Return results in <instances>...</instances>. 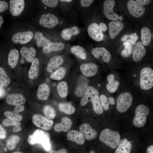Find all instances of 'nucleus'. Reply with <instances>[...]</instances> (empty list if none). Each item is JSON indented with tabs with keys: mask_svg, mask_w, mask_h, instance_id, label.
<instances>
[{
	"mask_svg": "<svg viewBox=\"0 0 153 153\" xmlns=\"http://www.w3.org/2000/svg\"><path fill=\"white\" fill-rule=\"evenodd\" d=\"M90 101L95 113L100 114L103 113V109L99 100V91L95 87L91 86H88L82 96L80 104L82 106H84Z\"/></svg>",
	"mask_w": 153,
	"mask_h": 153,
	"instance_id": "1",
	"label": "nucleus"
},
{
	"mask_svg": "<svg viewBox=\"0 0 153 153\" xmlns=\"http://www.w3.org/2000/svg\"><path fill=\"white\" fill-rule=\"evenodd\" d=\"M27 140L28 143L31 145L37 143L41 144L47 151H49L51 149L50 134L43 130L39 129L36 130L32 134L29 135Z\"/></svg>",
	"mask_w": 153,
	"mask_h": 153,
	"instance_id": "2",
	"label": "nucleus"
},
{
	"mask_svg": "<svg viewBox=\"0 0 153 153\" xmlns=\"http://www.w3.org/2000/svg\"><path fill=\"white\" fill-rule=\"evenodd\" d=\"M120 137V134L118 132L105 128L100 133L99 139L106 145L112 149H115L118 145Z\"/></svg>",
	"mask_w": 153,
	"mask_h": 153,
	"instance_id": "3",
	"label": "nucleus"
},
{
	"mask_svg": "<svg viewBox=\"0 0 153 153\" xmlns=\"http://www.w3.org/2000/svg\"><path fill=\"white\" fill-rule=\"evenodd\" d=\"M139 85L143 90H147L153 87V70L150 67H145L140 71Z\"/></svg>",
	"mask_w": 153,
	"mask_h": 153,
	"instance_id": "4",
	"label": "nucleus"
},
{
	"mask_svg": "<svg viewBox=\"0 0 153 153\" xmlns=\"http://www.w3.org/2000/svg\"><path fill=\"white\" fill-rule=\"evenodd\" d=\"M149 113V109L146 106L143 104L138 105L135 109V116L133 120V125L137 128L143 127L146 121L147 116Z\"/></svg>",
	"mask_w": 153,
	"mask_h": 153,
	"instance_id": "5",
	"label": "nucleus"
},
{
	"mask_svg": "<svg viewBox=\"0 0 153 153\" xmlns=\"http://www.w3.org/2000/svg\"><path fill=\"white\" fill-rule=\"evenodd\" d=\"M133 100L132 95L129 92L120 94L116 101V107L118 111L120 113L126 111L131 106Z\"/></svg>",
	"mask_w": 153,
	"mask_h": 153,
	"instance_id": "6",
	"label": "nucleus"
},
{
	"mask_svg": "<svg viewBox=\"0 0 153 153\" xmlns=\"http://www.w3.org/2000/svg\"><path fill=\"white\" fill-rule=\"evenodd\" d=\"M32 121L36 126L46 130L51 129L54 124L52 120L39 114H34L32 118Z\"/></svg>",
	"mask_w": 153,
	"mask_h": 153,
	"instance_id": "7",
	"label": "nucleus"
},
{
	"mask_svg": "<svg viewBox=\"0 0 153 153\" xmlns=\"http://www.w3.org/2000/svg\"><path fill=\"white\" fill-rule=\"evenodd\" d=\"M127 7L131 14L135 17H141L145 12V8L144 7L134 0H129L127 3Z\"/></svg>",
	"mask_w": 153,
	"mask_h": 153,
	"instance_id": "8",
	"label": "nucleus"
},
{
	"mask_svg": "<svg viewBox=\"0 0 153 153\" xmlns=\"http://www.w3.org/2000/svg\"><path fill=\"white\" fill-rule=\"evenodd\" d=\"M115 1L113 0H106L103 3V12L105 16L107 19L113 21H116L119 19H122L119 16L113 11Z\"/></svg>",
	"mask_w": 153,
	"mask_h": 153,
	"instance_id": "9",
	"label": "nucleus"
},
{
	"mask_svg": "<svg viewBox=\"0 0 153 153\" xmlns=\"http://www.w3.org/2000/svg\"><path fill=\"white\" fill-rule=\"evenodd\" d=\"M79 70L84 76L90 77L94 76L97 74L98 68L96 64L92 62H88L80 65Z\"/></svg>",
	"mask_w": 153,
	"mask_h": 153,
	"instance_id": "10",
	"label": "nucleus"
},
{
	"mask_svg": "<svg viewBox=\"0 0 153 153\" xmlns=\"http://www.w3.org/2000/svg\"><path fill=\"white\" fill-rule=\"evenodd\" d=\"M80 131L82 134L84 139L90 141L96 139L98 136V133L92 128L90 125L86 123H84L79 127Z\"/></svg>",
	"mask_w": 153,
	"mask_h": 153,
	"instance_id": "11",
	"label": "nucleus"
},
{
	"mask_svg": "<svg viewBox=\"0 0 153 153\" xmlns=\"http://www.w3.org/2000/svg\"><path fill=\"white\" fill-rule=\"evenodd\" d=\"M59 22L58 19L55 15L46 14L42 16L39 20V23L45 28H50L56 26Z\"/></svg>",
	"mask_w": 153,
	"mask_h": 153,
	"instance_id": "12",
	"label": "nucleus"
},
{
	"mask_svg": "<svg viewBox=\"0 0 153 153\" xmlns=\"http://www.w3.org/2000/svg\"><path fill=\"white\" fill-rule=\"evenodd\" d=\"M87 31L89 36L95 41H100L103 40V33L97 24L93 23L90 24Z\"/></svg>",
	"mask_w": 153,
	"mask_h": 153,
	"instance_id": "13",
	"label": "nucleus"
},
{
	"mask_svg": "<svg viewBox=\"0 0 153 153\" xmlns=\"http://www.w3.org/2000/svg\"><path fill=\"white\" fill-rule=\"evenodd\" d=\"M91 53L96 58L101 60L105 63H108L111 59L110 53L103 47H96L93 48Z\"/></svg>",
	"mask_w": 153,
	"mask_h": 153,
	"instance_id": "14",
	"label": "nucleus"
},
{
	"mask_svg": "<svg viewBox=\"0 0 153 153\" xmlns=\"http://www.w3.org/2000/svg\"><path fill=\"white\" fill-rule=\"evenodd\" d=\"M33 34L30 31L18 32L14 34L12 38V41L15 43L26 44L32 39Z\"/></svg>",
	"mask_w": 153,
	"mask_h": 153,
	"instance_id": "15",
	"label": "nucleus"
},
{
	"mask_svg": "<svg viewBox=\"0 0 153 153\" xmlns=\"http://www.w3.org/2000/svg\"><path fill=\"white\" fill-rule=\"evenodd\" d=\"M25 7L24 0H10L9 2V10L13 16H17L22 12Z\"/></svg>",
	"mask_w": 153,
	"mask_h": 153,
	"instance_id": "16",
	"label": "nucleus"
},
{
	"mask_svg": "<svg viewBox=\"0 0 153 153\" xmlns=\"http://www.w3.org/2000/svg\"><path fill=\"white\" fill-rule=\"evenodd\" d=\"M63 61V58L61 55H57L53 56L50 59L48 63L46 69L47 72L52 73L61 67Z\"/></svg>",
	"mask_w": 153,
	"mask_h": 153,
	"instance_id": "17",
	"label": "nucleus"
},
{
	"mask_svg": "<svg viewBox=\"0 0 153 153\" xmlns=\"http://www.w3.org/2000/svg\"><path fill=\"white\" fill-rule=\"evenodd\" d=\"M108 26L109 36L111 39H113L122 31L124 24L121 21H112L109 23Z\"/></svg>",
	"mask_w": 153,
	"mask_h": 153,
	"instance_id": "18",
	"label": "nucleus"
},
{
	"mask_svg": "<svg viewBox=\"0 0 153 153\" xmlns=\"http://www.w3.org/2000/svg\"><path fill=\"white\" fill-rule=\"evenodd\" d=\"M72 124V121L70 118L67 117H63L61 118V123L55 125L54 130L57 132H67L71 128Z\"/></svg>",
	"mask_w": 153,
	"mask_h": 153,
	"instance_id": "19",
	"label": "nucleus"
},
{
	"mask_svg": "<svg viewBox=\"0 0 153 153\" xmlns=\"http://www.w3.org/2000/svg\"><path fill=\"white\" fill-rule=\"evenodd\" d=\"M26 99L22 94H11L8 95L6 99V103L9 105L18 106L23 105Z\"/></svg>",
	"mask_w": 153,
	"mask_h": 153,
	"instance_id": "20",
	"label": "nucleus"
},
{
	"mask_svg": "<svg viewBox=\"0 0 153 153\" xmlns=\"http://www.w3.org/2000/svg\"><path fill=\"white\" fill-rule=\"evenodd\" d=\"M146 49L141 42L139 41L135 45L133 52L132 58L135 62L140 61L144 56Z\"/></svg>",
	"mask_w": 153,
	"mask_h": 153,
	"instance_id": "21",
	"label": "nucleus"
},
{
	"mask_svg": "<svg viewBox=\"0 0 153 153\" xmlns=\"http://www.w3.org/2000/svg\"><path fill=\"white\" fill-rule=\"evenodd\" d=\"M88 86L84 78H80L74 87L73 93L75 95L78 97H82Z\"/></svg>",
	"mask_w": 153,
	"mask_h": 153,
	"instance_id": "22",
	"label": "nucleus"
},
{
	"mask_svg": "<svg viewBox=\"0 0 153 153\" xmlns=\"http://www.w3.org/2000/svg\"><path fill=\"white\" fill-rule=\"evenodd\" d=\"M67 137L68 140L75 142L79 145H83L85 143L83 136L81 132L78 131L71 130L69 131Z\"/></svg>",
	"mask_w": 153,
	"mask_h": 153,
	"instance_id": "23",
	"label": "nucleus"
},
{
	"mask_svg": "<svg viewBox=\"0 0 153 153\" xmlns=\"http://www.w3.org/2000/svg\"><path fill=\"white\" fill-rule=\"evenodd\" d=\"M115 153H130L132 144L126 138L120 140Z\"/></svg>",
	"mask_w": 153,
	"mask_h": 153,
	"instance_id": "24",
	"label": "nucleus"
},
{
	"mask_svg": "<svg viewBox=\"0 0 153 153\" xmlns=\"http://www.w3.org/2000/svg\"><path fill=\"white\" fill-rule=\"evenodd\" d=\"M50 88L46 84L43 83L39 86L37 91V96L39 100H46L49 96Z\"/></svg>",
	"mask_w": 153,
	"mask_h": 153,
	"instance_id": "25",
	"label": "nucleus"
},
{
	"mask_svg": "<svg viewBox=\"0 0 153 153\" xmlns=\"http://www.w3.org/2000/svg\"><path fill=\"white\" fill-rule=\"evenodd\" d=\"M107 79L108 82L106 86L107 90L110 93L115 92L120 85V82L115 80L114 76L112 74H109L107 76Z\"/></svg>",
	"mask_w": 153,
	"mask_h": 153,
	"instance_id": "26",
	"label": "nucleus"
},
{
	"mask_svg": "<svg viewBox=\"0 0 153 153\" xmlns=\"http://www.w3.org/2000/svg\"><path fill=\"white\" fill-rule=\"evenodd\" d=\"M21 55L24 57L28 62H31L35 57L36 51L35 49L33 47L28 48L24 46L20 50Z\"/></svg>",
	"mask_w": 153,
	"mask_h": 153,
	"instance_id": "27",
	"label": "nucleus"
},
{
	"mask_svg": "<svg viewBox=\"0 0 153 153\" xmlns=\"http://www.w3.org/2000/svg\"><path fill=\"white\" fill-rule=\"evenodd\" d=\"M80 32L79 28L76 26L65 29L62 31L60 35L61 38L65 40L70 39L73 35H78Z\"/></svg>",
	"mask_w": 153,
	"mask_h": 153,
	"instance_id": "28",
	"label": "nucleus"
},
{
	"mask_svg": "<svg viewBox=\"0 0 153 153\" xmlns=\"http://www.w3.org/2000/svg\"><path fill=\"white\" fill-rule=\"evenodd\" d=\"M99 100L103 109L105 111L109 109L110 104L113 105L115 103V101L113 97L110 96L107 97L103 94L99 95Z\"/></svg>",
	"mask_w": 153,
	"mask_h": 153,
	"instance_id": "29",
	"label": "nucleus"
},
{
	"mask_svg": "<svg viewBox=\"0 0 153 153\" xmlns=\"http://www.w3.org/2000/svg\"><path fill=\"white\" fill-rule=\"evenodd\" d=\"M64 44L61 42H50L47 45L43 47V50L45 53L63 50L65 48Z\"/></svg>",
	"mask_w": 153,
	"mask_h": 153,
	"instance_id": "30",
	"label": "nucleus"
},
{
	"mask_svg": "<svg viewBox=\"0 0 153 153\" xmlns=\"http://www.w3.org/2000/svg\"><path fill=\"white\" fill-rule=\"evenodd\" d=\"M39 64V61L37 58H35L33 60L28 73V76L29 78L34 79L38 76Z\"/></svg>",
	"mask_w": 153,
	"mask_h": 153,
	"instance_id": "31",
	"label": "nucleus"
},
{
	"mask_svg": "<svg viewBox=\"0 0 153 153\" xmlns=\"http://www.w3.org/2000/svg\"><path fill=\"white\" fill-rule=\"evenodd\" d=\"M56 89L60 97L65 98L67 97L68 94L69 87L66 81H62L59 82L57 85Z\"/></svg>",
	"mask_w": 153,
	"mask_h": 153,
	"instance_id": "32",
	"label": "nucleus"
},
{
	"mask_svg": "<svg viewBox=\"0 0 153 153\" xmlns=\"http://www.w3.org/2000/svg\"><path fill=\"white\" fill-rule=\"evenodd\" d=\"M141 33L142 44L143 46H148L152 39V34L150 30L147 27H144L141 30Z\"/></svg>",
	"mask_w": 153,
	"mask_h": 153,
	"instance_id": "33",
	"label": "nucleus"
},
{
	"mask_svg": "<svg viewBox=\"0 0 153 153\" xmlns=\"http://www.w3.org/2000/svg\"><path fill=\"white\" fill-rule=\"evenodd\" d=\"M19 57V52L17 49H14L10 52L8 56V62L12 68H14L17 64Z\"/></svg>",
	"mask_w": 153,
	"mask_h": 153,
	"instance_id": "34",
	"label": "nucleus"
},
{
	"mask_svg": "<svg viewBox=\"0 0 153 153\" xmlns=\"http://www.w3.org/2000/svg\"><path fill=\"white\" fill-rule=\"evenodd\" d=\"M58 108L61 112L68 115L73 114L75 111V107L69 102L60 103L58 104Z\"/></svg>",
	"mask_w": 153,
	"mask_h": 153,
	"instance_id": "35",
	"label": "nucleus"
},
{
	"mask_svg": "<svg viewBox=\"0 0 153 153\" xmlns=\"http://www.w3.org/2000/svg\"><path fill=\"white\" fill-rule=\"evenodd\" d=\"M71 52L78 58L83 60L87 58V53L84 48L79 45H75L72 46L71 48Z\"/></svg>",
	"mask_w": 153,
	"mask_h": 153,
	"instance_id": "36",
	"label": "nucleus"
},
{
	"mask_svg": "<svg viewBox=\"0 0 153 153\" xmlns=\"http://www.w3.org/2000/svg\"><path fill=\"white\" fill-rule=\"evenodd\" d=\"M67 72L66 68L64 67L61 66L52 73L50 77L53 80H60L64 78Z\"/></svg>",
	"mask_w": 153,
	"mask_h": 153,
	"instance_id": "37",
	"label": "nucleus"
},
{
	"mask_svg": "<svg viewBox=\"0 0 153 153\" xmlns=\"http://www.w3.org/2000/svg\"><path fill=\"white\" fill-rule=\"evenodd\" d=\"M34 37L36 40L37 45L38 47H44L50 42L49 40L44 37L42 34L40 32L36 33Z\"/></svg>",
	"mask_w": 153,
	"mask_h": 153,
	"instance_id": "38",
	"label": "nucleus"
},
{
	"mask_svg": "<svg viewBox=\"0 0 153 153\" xmlns=\"http://www.w3.org/2000/svg\"><path fill=\"white\" fill-rule=\"evenodd\" d=\"M20 140V138L16 135H13L7 140L6 145L7 148L10 150L14 149Z\"/></svg>",
	"mask_w": 153,
	"mask_h": 153,
	"instance_id": "39",
	"label": "nucleus"
},
{
	"mask_svg": "<svg viewBox=\"0 0 153 153\" xmlns=\"http://www.w3.org/2000/svg\"><path fill=\"white\" fill-rule=\"evenodd\" d=\"M43 112L46 117L51 120L56 116V112L54 108L50 105H46L44 107Z\"/></svg>",
	"mask_w": 153,
	"mask_h": 153,
	"instance_id": "40",
	"label": "nucleus"
},
{
	"mask_svg": "<svg viewBox=\"0 0 153 153\" xmlns=\"http://www.w3.org/2000/svg\"><path fill=\"white\" fill-rule=\"evenodd\" d=\"M10 80L5 70L0 67V84L4 87L8 86Z\"/></svg>",
	"mask_w": 153,
	"mask_h": 153,
	"instance_id": "41",
	"label": "nucleus"
},
{
	"mask_svg": "<svg viewBox=\"0 0 153 153\" xmlns=\"http://www.w3.org/2000/svg\"><path fill=\"white\" fill-rule=\"evenodd\" d=\"M138 39V37L137 33L132 34L130 35H125L121 38L122 41L127 42L130 44H134Z\"/></svg>",
	"mask_w": 153,
	"mask_h": 153,
	"instance_id": "42",
	"label": "nucleus"
},
{
	"mask_svg": "<svg viewBox=\"0 0 153 153\" xmlns=\"http://www.w3.org/2000/svg\"><path fill=\"white\" fill-rule=\"evenodd\" d=\"M4 114L7 118L18 122L21 121L23 118L22 115L14 111H7L4 112Z\"/></svg>",
	"mask_w": 153,
	"mask_h": 153,
	"instance_id": "43",
	"label": "nucleus"
},
{
	"mask_svg": "<svg viewBox=\"0 0 153 153\" xmlns=\"http://www.w3.org/2000/svg\"><path fill=\"white\" fill-rule=\"evenodd\" d=\"M124 48L122 51L121 54L122 56L124 57H128L130 56L133 50V47L131 44L124 42L123 43Z\"/></svg>",
	"mask_w": 153,
	"mask_h": 153,
	"instance_id": "44",
	"label": "nucleus"
},
{
	"mask_svg": "<svg viewBox=\"0 0 153 153\" xmlns=\"http://www.w3.org/2000/svg\"><path fill=\"white\" fill-rule=\"evenodd\" d=\"M2 124L5 126H19L21 124L20 123L8 118H6L3 120Z\"/></svg>",
	"mask_w": 153,
	"mask_h": 153,
	"instance_id": "45",
	"label": "nucleus"
},
{
	"mask_svg": "<svg viewBox=\"0 0 153 153\" xmlns=\"http://www.w3.org/2000/svg\"><path fill=\"white\" fill-rule=\"evenodd\" d=\"M41 1L43 4L51 8L56 7L58 2V0H42Z\"/></svg>",
	"mask_w": 153,
	"mask_h": 153,
	"instance_id": "46",
	"label": "nucleus"
},
{
	"mask_svg": "<svg viewBox=\"0 0 153 153\" xmlns=\"http://www.w3.org/2000/svg\"><path fill=\"white\" fill-rule=\"evenodd\" d=\"M8 5L7 2L3 0H0V13H2L8 8Z\"/></svg>",
	"mask_w": 153,
	"mask_h": 153,
	"instance_id": "47",
	"label": "nucleus"
},
{
	"mask_svg": "<svg viewBox=\"0 0 153 153\" xmlns=\"http://www.w3.org/2000/svg\"><path fill=\"white\" fill-rule=\"evenodd\" d=\"M93 1V0H81L80 3L82 7H88L92 4Z\"/></svg>",
	"mask_w": 153,
	"mask_h": 153,
	"instance_id": "48",
	"label": "nucleus"
},
{
	"mask_svg": "<svg viewBox=\"0 0 153 153\" xmlns=\"http://www.w3.org/2000/svg\"><path fill=\"white\" fill-rule=\"evenodd\" d=\"M7 134L5 130L0 125V139H5L7 136Z\"/></svg>",
	"mask_w": 153,
	"mask_h": 153,
	"instance_id": "49",
	"label": "nucleus"
},
{
	"mask_svg": "<svg viewBox=\"0 0 153 153\" xmlns=\"http://www.w3.org/2000/svg\"><path fill=\"white\" fill-rule=\"evenodd\" d=\"M24 110V106L22 105L16 106L14 108V112L18 113L23 111Z\"/></svg>",
	"mask_w": 153,
	"mask_h": 153,
	"instance_id": "50",
	"label": "nucleus"
},
{
	"mask_svg": "<svg viewBox=\"0 0 153 153\" xmlns=\"http://www.w3.org/2000/svg\"><path fill=\"white\" fill-rule=\"evenodd\" d=\"M136 1L140 4L143 5H147L149 4L151 2L150 0H137Z\"/></svg>",
	"mask_w": 153,
	"mask_h": 153,
	"instance_id": "51",
	"label": "nucleus"
},
{
	"mask_svg": "<svg viewBox=\"0 0 153 153\" xmlns=\"http://www.w3.org/2000/svg\"><path fill=\"white\" fill-rule=\"evenodd\" d=\"M49 153H68V152L66 149L62 148L57 151L52 150Z\"/></svg>",
	"mask_w": 153,
	"mask_h": 153,
	"instance_id": "52",
	"label": "nucleus"
},
{
	"mask_svg": "<svg viewBox=\"0 0 153 153\" xmlns=\"http://www.w3.org/2000/svg\"><path fill=\"white\" fill-rule=\"evenodd\" d=\"M99 26L102 31H105L107 29V27L106 25L103 23H100Z\"/></svg>",
	"mask_w": 153,
	"mask_h": 153,
	"instance_id": "53",
	"label": "nucleus"
},
{
	"mask_svg": "<svg viewBox=\"0 0 153 153\" xmlns=\"http://www.w3.org/2000/svg\"><path fill=\"white\" fill-rule=\"evenodd\" d=\"M6 94V92L3 86L0 84V98L3 97Z\"/></svg>",
	"mask_w": 153,
	"mask_h": 153,
	"instance_id": "54",
	"label": "nucleus"
},
{
	"mask_svg": "<svg viewBox=\"0 0 153 153\" xmlns=\"http://www.w3.org/2000/svg\"><path fill=\"white\" fill-rule=\"evenodd\" d=\"M21 129V127L18 126H16L14 127L12 131L14 132H16L20 131Z\"/></svg>",
	"mask_w": 153,
	"mask_h": 153,
	"instance_id": "55",
	"label": "nucleus"
},
{
	"mask_svg": "<svg viewBox=\"0 0 153 153\" xmlns=\"http://www.w3.org/2000/svg\"><path fill=\"white\" fill-rule=\"evenodd\" d=\"M146 153H153V145H151L148 148Z\"/></svg>",
	"mask_w": 153,
	"mask_h": 153,
	"instance_id": "56",
	"label": "nucleus"
},
{
	"mask_svg": "<svg viewBox=\"0 0 153 153\" xmlns=\"http://www.w3.org/2000/svg\"><path fill=\"white\" fill-rule=\"evenodd\" d=\"M4 23V19L3 17L0 14V29Z\"/></svg>",
	"mask_w": 153,
	"mask_h": 153,
	"instance_id": "57",
	"label": "nucleus"
},
{
	"mask_svg": "<svg viewBox=\"0 0 153 153\" xmlns=\"http://www.w3.org/2000/svg\"><path fill=\"white\" fill-rule=\"evenodd\" d=\"M61 2H70L72 1V0H60Z\"/></svg>",
	"mask_w": 153,
	"mask_h": 153,
	"instance_id": "58",
	"label": "nucleus"
},
{
	"mask_svg": "<svg viewBox=\"0 0 153 153\" xmlns=\"http://www.w3.org/2000/svg\"><path fill=\"white\" fill-rule=\"evenodd\" d=\"M12 153H23L20 152H13Z\"/></svg>",
	"mask_w": 153,
	"mask_h": 153,
	"instance_id": "59",
	"label": "nucleus"
},
{
	"mask_svg": "<svg viewBox=\"0 0 153 153\" xmlns=\"http://www.w3.org/2000/svg\"><path fill=\"white\" fill-rule=\"evenodd\" d=\"M90 153H95V152L93 150H92L90 151Z\"/></svg>",
	"mask_w": 153,
	"mask_h": 153,
	"instance_id": "60",
	"label": "nucleus"
},
{
	"mask_svg": "<svg viewBox=\"0 0 153 153\" xmlns=\"http://www.w3.org/2000/svg\"></svg>",
	"mask_w": 153,
	"mask_h": 153,
	"instance_id": "61",
	"label": "nucleus"
}]
</instances>
